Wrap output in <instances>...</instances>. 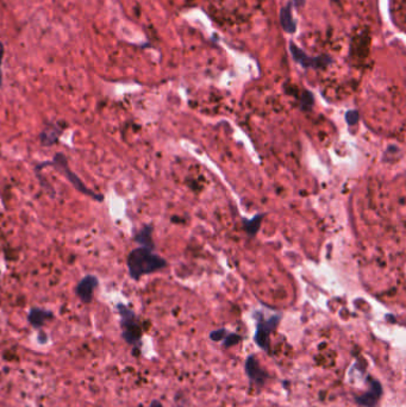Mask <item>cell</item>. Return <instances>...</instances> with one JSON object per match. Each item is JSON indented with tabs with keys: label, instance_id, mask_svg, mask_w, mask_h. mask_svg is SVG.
<instances>
[{
	"label": "cell",
	"instance_id": "2e32d148",
	"mask_svg": "<svg viewBox=\"0 0 406 407\" xmlns=\"http://www.w3.org/2000/svg\"><path fill=\"white\" fill-rule=\"evenodd\" d=\"M346 119L349 125H355L358 121V112L355 110L349 111V112L346 113Z\"/></svg>",
	"mask_w": 406,
	"mask_h": 407
},
{
	"label": "cell",
	"instance_id": "9c48e42d",
	"mask_svg": "<svg viewBox=\"0 0 406 407\" xmlns=\"http://www.w3.org/2000/svg\"><path fill=\"white\" fill-rule=\"evenodd\" d=\"M66 130V125L61 123H49L43 127L40 134V142L43 146H51L56 144Z\"/></svg>",
	"mask_w": 406,
	"mask_h": 407
},
{
	"label": "cell",
	"instance_id": "4fadbf2b",
	"mask_svg": "<svg viewBox=\"0 0 406 407\" xmlns=\"http://www.w3.org/2000/svg\"><path fill=\"white\" fill-rule=\"evenodd\" d=\"M262 218H263L262 215H255L253 219L247 220L246 223H244V228H246L247 234H248L249 236L253 237V236H255V235H256L258 229H260L261 219H262Z\"/></svg>",
	"mask_w": 406,
	"mask_h": 407
},
{
	"label": "cell",
	"instance_id": "ffe728a7",
	"mask_svg": "<svg viewBox=\"0 0 406 407\" xmlns=\"http://www.w3.org/2000/svg\"><path fill=\"white\" fill-rule=\"evenodd\" d=\"M293 4L296 7H302V6H304L305 0H293Z\"/></svg>",
	"mask_w": 406,
	"mask_h": 407
},
{
	"label": "cell",
	"instance_id": "5bb4252c",
	"mask_svg": "<svg viewBox=\"0 0 406 407\" xmlns=\"http://www.w3.org/2000/svg\"><path fill=\"white\" fill-rule=\"evenodd\" d=\"M242 339H243V337L240 336V335L235 334V332H228L227 336H225L224 339L222 340V344H223V348L229 349V348L233 347V345L241 343Z\"/></svg>",
	"mask_w": 406,
	"mask_h": 407
},
{
	"label": "cell",
	"instance_id": "5b68a950",
	"mask_svg": "<svg viewBox=\"0 0 406 407\" xmlns=\"http://www.w3.org/2000/svg\"><path fill=\"white\" fill-rule=\"evenodd\" d=\"M244 372L248 376L250 383L254 384L257 389L262 388L267 381L271 379L269 374L265 368L261 367L260 361L255 355H249L244 362Z\"/></svg>",
	"mask_w": 406,
	"mask_h": 407
},
{
	"label": "cell",
	"instance_id": "7c38bea8",
	"mask_svg": "<svg viewBox=\"0 0 406 407\" xmlns=\"http://www.w3.org/2000/svg\"><path fill=\"white\" fill-rule=\"evenodd\" d=\"M280 22H281L282 29L285 30L287 34H294V32H296L297 24L296 22L293 21V18H292L291 4H288L287 6H285L280 11Z\"/></svg>",
	"mask_w": 406,
	"mask_h": 407
},
{
	"label": "cell",
	"instance_id": "6da1fadb",
	"mask_svg": "<svg viewBox=\"0 0 406 407\" xmlns=\"http://www.w3.org/2000/svg\"><path fill=\"white\" fill-rule=\"evenodd\" d=\"M127 267L130 278L133 280H140L142 276L166 268L167 262L165 259L155 254L152 249L140 246L133 249L127 255Z\"/></svg>",
	"mask_w": 406,
	"mask_h": 407
},
{
	"label": "cell",
	"instance_id": "277c9868",
	"mask_svg": "<svg viewBox=\"0 0 406 407\" xmlns=\"http://www.w3.org/2000/svg\"><path fill=\"white\" fill-rule=\"evenodd\" d=\"M255 317H256L257 323L256 331H255L254 335V342L256 343V345L261 350L269 354L271 353V334L278 328L281 317L280 315H272L268 319H266L260 312H256Z\"/></svg>",
	"mask_w": 406,
	"mask_h": 407
},
{
	"label": "cell",
	"instance_id": "3957f363",
	"mask_svg": "<svg viewBox=\"0 0 406 407\" xmlns=\"http://www.w3.org/2000/svg\"><path fill=\"white\" fill-rule=\"evenodd\" d=\"M117 311L119 314V325H121L122 337L133 350H140L142 345L143 330L137 314L125 304H117Z\"/></svg>",
	"mask_w": 406,
	"mask_h": 407
},
{
	"label": "cell",
	"instance_id": "30bf717a",
	"mask_svg": "<svg viewBox=\"0 0 406 407\" xmlns=\"http://www.w3.org/2000/svg\"><path fill=\"white\" fill-rule=\"evenodd\" d=\"M54 313L49 310H44L42 307H31L27 313V322L35 330H42L47 322L54 319Z\"/></svg>",
	"mask_w": 406,
	"mask_h": 407
},
{
	"label": "cell",
	"instance_id": "d6986e66",
	"mask_svg": "<svg viewBox=\"0 0 406 407\" xmlns=\"http://www.w3.org/2000/svg\"><path fill=\"white\" fill-rule=\"evenodd\" d=\"M40 334H41V337L38 336V340H40L42 344H43V343H46L47 340H48V336H47V335L44 334V332L42 330H40Z\"/></svg>",
	"mask_w": 406,
	"mask_h": 407
},
{
	"label": "cell",
	"instance_id": "ac0fdd59",
	"mask_svg": "<svg viewBox=\"0 0 406 407\" xmlns=\"http://www.w3.org/2000/svg\"><path fill=\"white\" fill-rule=\"evenodd\" d=\"M148 407H163V405L160 400L155 399V400H152V403L149 404Z\"/></svg>",
	"mask_w": 406,
	"mask_h": 407
},
{
	"label": "cell",
	"instance_id": "e0dca14e",
	"mask_svg": "<svg viewBox=\"0 0 406 407\" xmlns=\"http://www.w3.org/2000/svg\"><path fill=\"white\" fill-rule=\"evenodd\" d=\"M2 60H4V50L0 49V88H1V86H2V71H1Z\"/></svg>",
	"mask_w": 406,
	"mask_h": 407
},
{
	"label": "cell",
	"instance_id": "7a4b0ae2",
	"mask_svg": "<svg viewBox=\"0 0 406 407\" xmlns=\"http://www.w3.org/2000/svg\"><path fill=\"white\" fill-rule=\"evenodd\" d=\"M46 167H52L54 169H56L58 173L62 174V175L65 176L69 182H71L72 186H73L77 192L82 193L83 195L90 196L91 199H93V200H96V201L104 200V195L90 190V188L87 187V185H85V182H83L82 180L71 169V167H69V165H68V160H67V156L63 153H56L54 155V159H52L51 161L42 162L38 166H36V171H41L43 168H46Z\"/></svg>",
	"mask_w": 406,
	"mask_h": 407
},
{
	"label": "cell",
	"instance_id": "9a60e30c",
	"mask_svg": "<svg viewBox=\"0 0 406 407\" xmlns=\"http://www.w3.org/2000/svg\"><path fill=\"white\" fill-rule=\"evenodd\" d=\"M228 330L225 329H218V330L212 331L210 334V338L213 340V342H222L224 339V337L227 336Z\"/></svg>",
	"mask_w": 406,
	"mask_h": 407
},
{
	"label": "cell",
	"instance_id": "ba28073f",
	"mask_svg": "<svg viewBox=\"0 0 406 407\" xmlns=\"http://www.w3.org/2000/svg\"><path fill=\"white\" fill-rule=\"evenodd\" d=\"M383 394V388L381 382L377 379H373L369 382V389L361 395L355 397V403L362 407H377L380 399Z\"/></svg>",
	"mask_w": 406,
	"mask_h": 407
},
{
	"label": "cell",
	"instance_id": "8fae6325",
	"mask_svg": "<svg viewBox=\"0 0 406 407\" xmlns=\"http://www.w3.org/2000/svg\"><path fill=\"white\" fill-rule=\"evenodd\" d=\"M133 239H135V242L138 243L141 246H144V248L152 249H152L155 248L154 240H152V225L142 226V229L138 230V231L135 234Z\"/></svg>",
	"mask_w": 406,
	"mask_h": 407
},
{
	"label": "cell",
	"instance_id": "8992f818",
	"mask_svg": "<svg viewBox=\"0 0 406 407\" xmlns=\"http://www.w3.org/2000/svg\"><path fill=\"white\" fill-rule=\"evenodd\" d=\"M290 50L294 61L298 62L299 65H302L304 68H321L325 67V66H328L329 63H331V59H330L329 56H327V55L317 57L307 56V55L305 54L302 49H299L293 42L290 43Z\"/></svg>",
	"mask_w": 406,
	"mask_h": 407
},
{
	"label": "cell",
	"instance_id": "44dd1931",
	"mask_svg": "<svg viewBox=\"0 0 406 407\" xmlns=\"http://www.w3.org/2000/svg\"><path fill=\"white\" fill-rule=\"evenodd\" d=\"M0 275H1V271H0Z\"/></svg>",
	"mask_w": 406,
	"mask_h": 407
},
{
	"label": "cell",
	"instance_id": "52a82bcc",
	"mask_svg": "<svg viewBox=\"0 0 406 407\" xmlns=\"http://www.w3.org/2000/svg\"><path fill=\"white\" fill-rule=\"evenodd\" d=\"M99 286V280L93 274H87L75 286V294L82 304H91L94 290Z\"/></svg>",
	"mask_w": 406,
	"mask_h": 407
}]
</instances>
